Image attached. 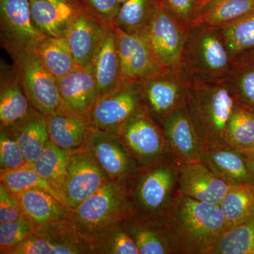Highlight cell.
I'll return each instance as SVG.
<instances>
[{
    "instance_id": "obj_1",
    "label": "cell",
    "mask_w": 254,
    "mask_h": 254,
    "mask_svg": "<svg viewBox=\"0 0 254 254\" xmlns=\"http://www.w3.org/2000/svg\"><path fill=\"white\" fill-rule=\"evenodd\" d=\"M180 254H208L227 230L220 205L176 195L165 214Z\"/></svg>"
},
{
    "instance_id": "obj_2",
    "label": "cell",
    "mask_w": 254,
    "mask_h": 254,
    "mask_svg": "<svg viewBox=\"0 0 254 254\" xmlns=\"http://www.w3.org/2000/svg\"><path fill=\"white\" fill-rule=\"evenodd\" d=\"M187 106L206 149L227 145V126L240 105L225 79L191 83Z\"/></svg>"
},
{
    "instance_id": "obj_3",
    "label": "cell",
    "mask_w": 254,
    "mask_h": 254,
    "mask_svg": "<svg viewBox=\"0 0 254 254\" xmlns=\"http://www.w3.org/2000/svg\"><path fill=\"white\" fill-rule=\"evenodd\" d=\"M233 60L222 28L203 24L188 28L180 70L190 83L225 79Z\"/></svg>"
},
{
    "instance_id": "obj_4",
    "label": "cell",
    "mask_w": 254,
    "mask_h": 254,
    "mask_svg": "<svg viewBox=\"0 0 254 254\" xmlns=\"http://www.w3.org/2000/svg\"><path fill=\"white\" fill-rule=\"evenodd\" d=\"M133 182L110 180L82 202L71 213L75 228L90 241L100 230L129 218L136 212Z\"/></svg>"
},
{
    "instance_id": "obj_5",
    "label": "cell",
    "mask_w": 254,
    "mask_h": 254,
    "mask_svg": "<svg viewBox=\"0 0 254 254\" xmlns=\"http://www.w3.org/2000/svg\"><path fill=\"white\" fill-rule=\"evenodd\" d=\"M178 168L170 160L140 170L132 185L136 212L165 215L177 195Z\"/></svg>"
},
{
    "instance_id": "obj_6",
    "label": "cell",
    "mask_w": 254,
    "mask_h": 254,
    "mask_svg": "<svg viewBox=\"0 0 254 254\" xmlns=\"http://www.w3.org/2000/svg\"><path fill=\"white\" fill-rule=\"evenodd\" d=\"M14 68L33 109L48 116L62 104L58 78L47 69L38 55L21 51L10 54Z\"/></svg>"
},
{
    "instance_id": "obj_7",
    "label": "cell",
    "mask_w": 254,
    "mask_h": 254,
    "mask_svg": "<svg viewBox=\"0 0 254 254\" xmlns=\"http://www.w3.org/2000/svg\"><path fill=\"white\" fill-rule=\"evenodd\" d=\"M137 84L145 111L161 125L171 114L187 105L191 83L181 70L166 69Z\"/></svg>"
},
{
    "instance_id": "obj_8",
    "label": "cell",
    "mask_w": 254,
    "mask_h": 254,
    "mask_svg": "<svg viewBox=\"0 0 254 254\" xmlns=\"http://www.w3.org/2000/svg\"><path fill=\"white\" fill-rule=\"evenodd\" d=\"M115 133L131 151L140 170L169 160L163 128L145 110L131 117Z\"/></svg>"
},
{
    "instance_id": "obj_9",
    "label": "cell",
    "mask_w": 254,
    "mask_h": 254,
    "mask_svg": "<svg viewBox=\"0 0 254 254\" xmlns=\"http://www.w3.org/2000/svg\"><path fill=\"white\" fill-rule=\"evenodd\" d=\"M110 177L86 148L68 152L62 196L71 210L110 181Z\"/></svg>"
},
{
    "instance_id": "obj_10",
    "label": "cell",
    "mask_w": 254,
    "mask_h": 254,
    "mask_svg": "<svg viewBox=\"0 0 254 254\" xmlns=\"http://www.w3.org/2000/svg\"><path fill=\"white\" fill-rule=\"evenodd\" d=\"M145 110L137 83L123 82L113 91L98 97L88 120L91 127L116 133L124 124Z\"/></svg>"
},
{
    "instance_id": "obj_11",
    "label": "cell",
    "mask_w": 254,
    "mask_h": 254,
    "mask_svg": "<svg viewBox=\"0 0 254 254\" xmlns=\"http://www.w3.org/2000/svg\"><path fill=\"white\" fill-rule=\"evenodd\" d=\"M1 43L9 54L34 53L46 36L33 24L30 0H0Z\"/></svg>"
},
{
    "instance_id": "obj_12",
    "label": "cell",
    "mask_w": 254,
    "mask_h": 254,
    "mask_svg": "<svg viewBox=\"0 0 254 254\" xmlns=\"http://www.w3.org/2000/svg\"><path fill=\"white\" fill-rule=\"evenodd\" d=\"M187 30L160 1L145 33L155 55L166 69H181Z\"/></svg>"
},
{
    "instance_id": "obj_13",
    "label": "cell",
    "mask_w": 254,
    "mask_h": 254,
    "mask_svg": "<svg viewBox=\"0 0 254 254\" xmlns=\"http://www.w3.org/2000/svg\"><path fill=\"white\" fill-rule=\"evenodd\" d=\"M86 147L111 180L133 182L139 173L136 159L117 133L91 127Z\"/></svg>"
},
{
    "instance_id": "obj_14",
    "label": "cell",
    "mask_w": 254,
    "mask_h": 254,
    "mask_svg": "<svg viewBox=\"0 0 254 254\" xmlns=\"http://www.w3.org/2000/svg\"><path fill=\"white\" fill-rule=\"evenodd\" d=\"M124 82L138 83L165 71L145 33H128L114 27Z\"/></svg>"
},
{
    "instance_id": "obj_15",
    "label": "cell",
    "mask_w": 254,
    "mask_h": 254,
    "mask_svg": "<svg viewBox=\"0 0 254 254\" xmlns=\"http://www.w3.org/2000/svg\"><path fill=\"white\" fill-rule=\"evenodd\" d=\"M161 127L172 163L178 167L201 161L206 148L195 129L187 105L165 119Z\"/></svg>"
},
{
    "instance_id": "obj_16",
    "label": "cell",
    "mask_w": 254,
    "mask_h": 254,
    "mask_svg": "<svg viewBox=\"0 0 254 254\" xmlns=\"http://www.w3.org/2000/svg\"><path fill=\"white\" fill-rule=\"evenodd\" d=\"M15 195L21 218L36 235H44L71 218L72 210L46 190H31Z\"/></svg>"
},
{
    "instance_id": "obj_17",
    "label": "cell",
    "mask_w": 254,
    "mask_h": 254,
    "mask_svg": "<svg viewBox=\"0 0 254 254\" xmlns=\"http://www.w3.org/2000/svg\"><path fill=\"white\" fill-rule=\"evenodd\" d=\"M125 223L139 254H180L165 214L136 212Z\"/></svg>"
},
{
    "instance_id": "obj_18",
    "label": "cell",
    "mask_w": 254,
    "mask_h": 254,
    "mask_svg": "<svg viewBox=\"0 0 254 254\" xmlns=\"http://www.w3.org/2000/svg\"><path fill=\"white\" fill-rule=\"evenodd\" d=\"M177 168V195L220 205L231 186L202 162L185 164Z\"/></svg>"
},
{
    "instance_id": "obj_19",
    "label": "cell",
    "mask_w": 254,
    "mask_h": 254,
    "mask_svg": "<svg viewBox=\"0 0 254 254\" xmlns=\"http://www.w3.org/2000/svg\"><path fill=\"white\" fill-rule=\"evenodd\" d=\"M58 81L62 98L60 110L88 119L98 98L93 65L77 68Z\"/></svg>"
},
{
    "instance_id": "obj_20",
    "label": "cell",
    "mask_w": 254,
    "mask_h": 254,
    "mask_svg": "<svg viewBox=\"0 0 254 254\" xmlns=\"http://www.w3.org/2000/svg\"><path fill=\"white\" fill-rule=\"evenodd\" d=\"M106 26L80 11L73 18L65 38L78 68H85L93 65L103 42Z\"/></svg>"
},
{
    "instance_id": "obj_21",
    "label": "cell",
    "mask_w": 254,
    "mask_h": 254,
    "mask_svg": "<svg viewBox=\"0 0 254 254\" xmlns=\"http://www.w3.org/2000/svg\"><path fill=\"white\" fill-rule=\"evenodd\" d=\"M14 66L1 64L0 123L14 127L27 118L33 110Z\"/></svg>"
},
{
    "instance_id": "obj_22",
    "label": "cell",
    "mask_w": 254,
    "mask_h": 254,
    "mask_svg": "<svg viewBox=\"0 0 254 254\" xmlns=\"http://www.w3.org/2000/svg\"><path fill=\"white\" fill-rule=\"evenodd\" d=\"M46 118L50 141L68 152L86 146L91 128L88 119L61 110Z\"/></svg>"
},
{
    "instance_id": "obj_23",
    "label": "cell",
    "mask_w": 254,
    "mask_h": 254,
    "mask_svg": "<svg viewBox=\"0 0 254 254\" xmlns=\"http://www.w3.org/2000/svg\"><path fill=\"white\" fill-rule=\"evenodd\" d=\"M200 162L228 185H253L245 157L229 145L207 148Z\"/></svg>"
},
{
    "instance_id": "obj_24",
    "label": "cell",
    "mask_w": 254,
    "mask_h": 254,
    "mask_svg": "<svg viewBox=\"0 0 254 254\" xmlns=\"http://www.w3.org/2000/svg\"><path fill=\"white\" fill-rule=\"evenodd\" d=\"M93 67L98 97L123 84L117 37L113 26L105 28L103 42L95 56Z\"/></svg>"
},
{
    "instance_id": "obj_25",
    "label": "cell",
    "mask_w": 254,
    "mask_h": 254,
    "mask_svg": "<svg viewBox=\"0 0 254 254\" xmlns=\"http://www.w3.org/2000/svg\"><path fill=\"white\" fill-rule=\"evenodd\" d=\"M33 24L46 36L65 37L79 11L72 5H58L48 0H30Z\"/></svg>"
},
{
    "instance_id": "obj_26",
    "label": "cell",
    "mask_w": 254,
    "mask_h": 254,
    "mask_svg": "<svg viewBox=\"0 0 254 254\" xmlns=\"http://www.w3.org/2000/svg\"><path fill=\"white\" fill-rule=\"evenodd\" d=\"M254 10V0H201L193 25L224 28Z\"/></svg>"
},
{
    "instance_id": "obj_27",
    "label": "cell",
    "mask_w": 254,
    "mask_h": 254,
    "mask_svg": "<svg viewBox=\"0 0 254 254\" xmlns=\"http://www.w3.org/2000/svg\"><path fill=\"white\" fill-rule=\"evenodd\" d=\"M12 128L26 161L34 163L50 141L46 115L35 109Z\"/></svg>"
},
{
    "instance_id": "obj_28",
    "label": "cell",
    "mask_w": 254,
    "mask_h": 254,
    "mask_svg": "<svg viewBox=\"0 0 254 254\" xmlns=\"http://www.w3.org/2000/svg\"><path fill=\"white\" fill-rule=\"evenodd\" d=\"M225 81L240 106L254 113V50L234 58Z\"/></svg>"
},
{
    "instance_id": "obj_29",
    "label": "cell",
    "mask_w": 254,
    "mask_h": 254,
    "mask_svg": "<svg viewBox=\"0 0 254 254\" xmlns=\"http://www.w3.org/2000/svg\"><path fill=\"white\" fill-rule=\"evenodd\" d=\"M34 53L47 69L58 79L78 68L65 37L46 36Z\"/></svg>"
},
{
    "instance_id": "obj_30",
    "label": "cell",
    "mask_w": 254,
    "mask_h": 254,
    "mask_svg": "<svg viewBox=\"0 0 254 254\" xmlns=\"http://www.w3.org/2000/svg\"><path fill=\"white\" fill-rule=\"evenodd\" d=\"M227 229L254 216V186L231 185L220 204Z\"/></svg>"
},
{
    "instance_id": "obj_31",
    "label": "cell",
    "mask_w": 254,
    "mask_h": 254,
    "mask_svg": "<svg viewBox=\"0 0 254 254\" xmlns=\"http://www.w3.org/2000/svg\"><path fill=\"white\" fill-rule=\"evenodd\" d=\"M90 242L93 254H139L125 221L119 222L97 232Z\"/></svg>"
},
{
    "instance_id": "obj_32",
    "label": "cell",
    "mask_w": 254,
    "mask_h": 254,
    "mask_svg": "<svg viewBox=\"0 0 254 254\" xmlns=\"http://www.w3.org/2000/svg\"><path fill=\"white\" fill-rule=\"evenodd\" d=\"M160 0H127L120 6L113 26L128 33H144Z\"/></svg>"
},
{
    "instance_id": "obj_33",
    "label": "cell",
    "mask_w": 254,
    "mask_h": 254,
    "mask_svg": "<svg viewBox=\"0 0 254 254\" xmlns=\"http://www.w3.org/2000/svg\"><path fill=\"white\" fill-rule=\"evenodd\" d=\"M68 155V151L62 149L50 141L39 158L31 165V168L49 182L58 190L61 196L66 175Z\"/></svg>"
},
{
    "instance_id": "obj_34",
    "label": "cell",
    "mask_w": 254,
    "mask_h": 254,
    "mask_svg": "<svg viewBox=\"0 0 254 254\" xmlns=\"http://www.w3.org/2000/svg\"><path fill=\"white\" fill-rule=\"evenodd\" d=\"M208 254H254V216L227 229Z\"/></svg>"
},
{
    "instance_id": "obj_35",
    "label": "cell",
    "mask_w": 254,
    "mask_h": 254,
    "mask_svg": "<svg viewBox=\"0 0 254 254\" xmlns=\"http://www.w3.org/2000/svg\"><path fill=\"white\" fill-rule=\"evenodd\" d=\"M0 180L1 183L14 195L20 194L31 190H45L65 204L58 190L49 182L40 176L31 166L1 173Z\"/></svg>"
},
{
    "instance_id": "obj_36",
    "label": "cell",
    "mask_w": 254,
    "mask_h": 254,
    "mask_svg": "<svg viewBox=\"0 0 254 254\" xmlns=\"http://www.w3.org/2000/svg\"><path fill=\"white\" fill-rule=\"evenodd\" d=\"M225 143L243 150L254 145V113L239 107L232 115L225 133Z\"/></svg>"
},
{
    "instance_id": "obj_37",
    "label": "cell",
    "mask_w": 254,
    "mask_h": 254,
    "mask_svg": "<svg viewBox=\"0 0 254 254\" xmlns=\"http://www.w3.org/2000/svg\"><path fill=\"white\" fill-rule=\"evenodd\" d=\"M222 31L232 58L254 50V10Z\"/></svg>"
},
{
    "instance_id": "obj_38",
    "label": "cell",
    "mask_w": 254,
    "mask_h": 254,
    "mask_svg": "<svg viewBox=\"0 0 254 254\" xmlns=\"http://www.w3.org/2000/svg\"><path fill=\"white\" fill-rule=\"evenodd\" d=\"M31 166L26 161L12 128L1 127L0 170L1 173Z\"/></svg>"
},
{
    "instance_id": "obj_39",
    "label": "cell",
    "mask_w": 254,
    "mask_h": 254,
    "mask_svg": "<svg viewBox=\"0 0 254 254\" xmlns=\"http://www.w3.org/2000/svg\"><path fill=\"white\" fill-rule=\"evenodd\" d=\"M78 11L105 26H113L121 4L117 0H70Z\"/></svg>"
},
{
    "instance_id": "obj_40",
    "label": "cell",
    "mask_w": 254,
    "mask_h": 254,
    "mask_svg": "<svg viewBox=\"0 0 254 254\" xmlns=\"http://www.w3.org/2000/svg\"><path fill=\"white\" fill-rule=\"evenodd\" d=\"M34 232L22 218L15 221L0 223V254H9L13 249L22 243Z\"/></svg>"
},
{
    "instance_id": "obj_41",
    "label": "cell",
    "mask_w": 254,
    "mask_h": 254,
    "mask_svg": "<svg viewBox=\"0 0 254 254\" xmlns=\"http://www.w3.org/2000/svg\"><path fill=\"white\" fill-rule=\"evenodd\" d=\"M163 6L187 28L194 22L201 0H160Z\"/></svg>"
},
{
    "instance_id": "obj_42",
    "label": "cell",
    "mask_w": 254,
    "mask_h": 254,
    "mask_svg": "<svg viewBox=\"0 0 254 254\" xmlns=\"http://www.w3.org/2000/svg\"><path fill=\"white\" fill-rule=\"evenodd\" d=\"M21 218V210L16 195L0 184V223Z\"/></svg>"
},
{
    "instance_id": "obj_43",
    "label": "cell",
    "mask_w": 254,
    "mask_h": 254,
    "mask_svg": "<svg viewBox=\"0 0 254 254\" xmlns=\"http://www.w3.org/2000/svg\"><path fill=\"white\" fill-rule=\"evenodd\" d=\"M53 252L51 241L34 234L13 249L9 254H53Z\"/></svg>"
},
{
    "instance_id": "obj_44",
    "label": "cell",
    "mask_w": 254,
    "mask_h": 254,
    "mask_svg": "<svg viewBox=\"0 0 254 254\" xmlns=\"http://www.w3.org/2000/svg\"><path fill=\"white\" fill-rule=\"evenodd\" d=\"M238 150H240L241 153H242L246 158L254 159V145L252 147H250V148H246V149Z\"/></svg>"
},
{
    "instance_id": "obj_45",
    "label": "cell",
    "mask_w": 254,
    "mask_h": 254,
    "mask_svg": "<svg viewBox=\"0 0 254 254\" xmlns=\"http://www.w3.org/2000/svg\"><path fill=\"white\" fill-rule=\"evenodd\" d=\"M246 160H247V165H248L249 169H250L251 176H252V182H253V185L254 186V159L247 158H246Z\"/></svg>"
},
{
    "instance_id": "obj_46",
    "label": "cell",
    "mask_w": 254,
    "mask_h": 254,
    "mask_svg": "<svg viewBox=\"0 0 254 254\" xmlns=\"http://www.w3.org/2000/svg\"><path fill=\"white\" fill-rule=\"evenodd\" d=\"M48 1H52V2L58 5H72L73 6L70 0H48Z\"/></svg>"
},
{
    "instance_id": "obj_47",
    "label": "cell",
    "mask_w": 254,
    "mask_h": 254,
    "mask_svg": "<svg viewBox=\"0 0 254 254\" xmlns=\"http://www.w3.org/2000/svg\"><path fill=\"white\" fill-rule=\"evenodd\" d=\"M117 1H118L120 4H123V3H125L127 0H117Z\"/></svg>"
}]
</instances>
